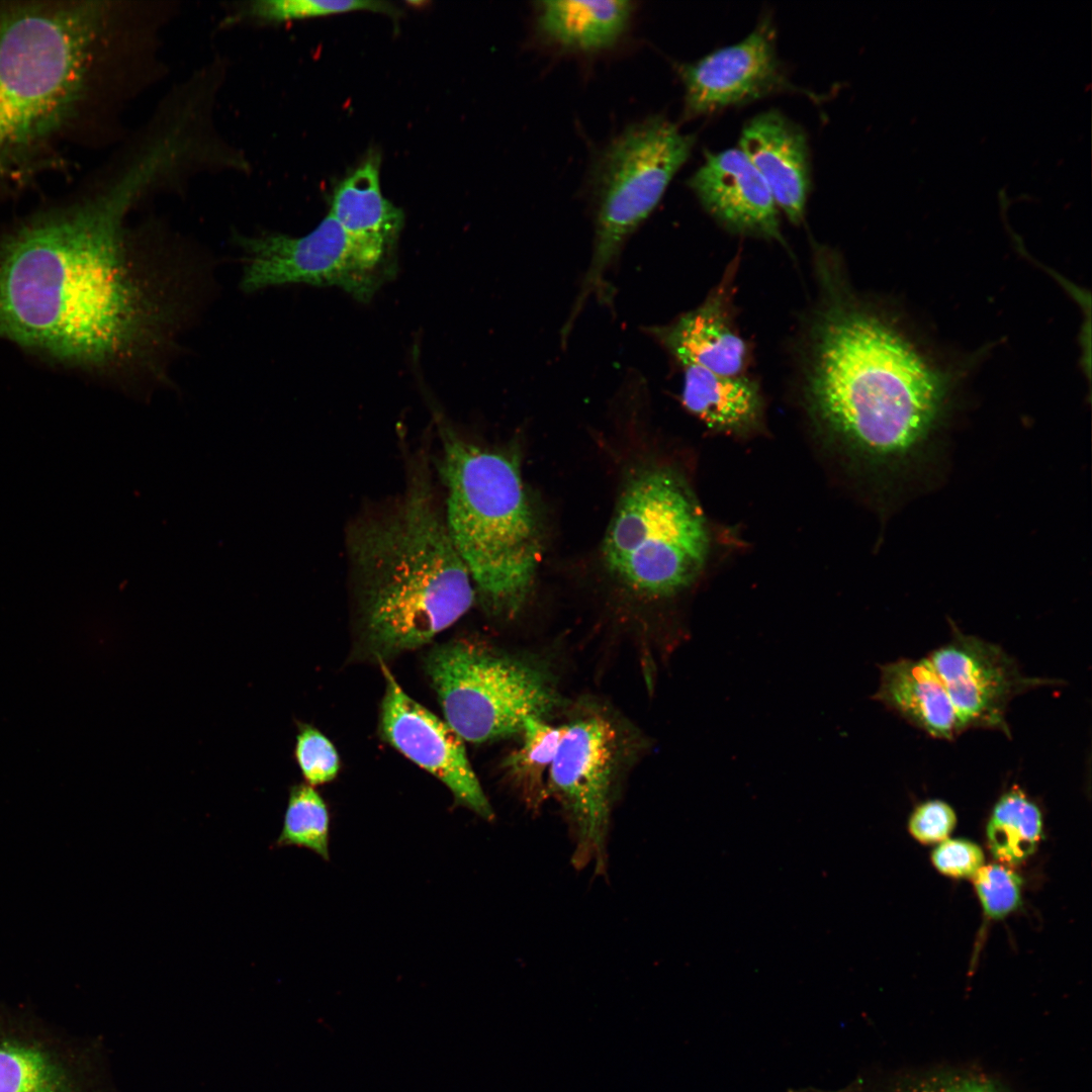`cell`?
<instances>
[{"label": "cell", "mask_w": 1092, "mask_h": 1092, "mask_svg": "<svg viewBox=\"0 0 1092 1092\" xmlns=\"http://www.w3.org/2000/svg\"><path fill=\"white\" fill-rule=\"evenodd\" d=\"M176 163L164 143L113 184L0 243V339L80 368L162 379L184 310L180 279L140 251L126 215Z\"/></svg>", "instance_id": "1"}, {"label": "cell", "mask_w": 1092, "mask_h": 1092, "mask_svg": "<svg viewBox=\"0 0 1092 1092\" xmlns=\"http://www.w3.org/2000/svg\"><path fill=\"white\" fill-rule=\"evenodd\" d=\"M814 330L809 412L848 456L874 468L907 464L926 446L944 384L888 324L832 298Z\"/></svg>", "instance_id": "2"}, {"label": "cell", "mask_w": 1092, "mask_h": 1092, "mask_svg": "<svg viewBox=\"0 0 1092 1092\" xmlns=\"http://www.w3.org/2000/svg\"><path fill=\"white\" fill-rule=\"evenodd\" d=\"M347 544L361 631L379 662L428 643L474 602L423 464L396 500L350 527Z\"/></svg>", "instance_id": "3"}, {"label": "cell", "mask_w": 1092, "mask_h": 1092, "mask_svg": "<svg viewBox=\"0 0 1092 1092\" xmlns=\"http://www.w3.org/2000/svg\"><path fill=\"white\" fill-rule=\"evenodd\" d=\"M107 8L96 1L0 6V183L40 162L85 99Z\"/></svg>", "instance_id": "4"}, {"label": "cell", "mask_w": 1092, "mask_h": 1092, "mask_svg": "<svg viewBox=\"0 0 1092 1092\" xmlns=\"http://www.w3.org/2000/svg\"><path fill=\"white\" fill-rule=\"evenodd\" d=\"M445 521L483 607L503 618L524 607L541 541L517 460L478 445L438 418Z\"/></svg>", "instance_id": "5"}, {"label": "cell", "mask_w": 1092, "mask_h": 1092, "mask_svg": "<svg viewBox=\"0 0 1092 1092\" xmlns=\"http://www.w3.org/2000/svg\"><path fill=\"white\" fill-rule=\"evenodd\" d=\"M704 514L686 479L651 467L629 480L609 525L603 554L609 570L645 597L673 596L689 587L708 559Z\"/></svg>", "instance_id": "6"}, {"label": "cell", "mask_w": 1092, "mask_h": 1092, "mask_svg": "<svg viewBox=\"0 0 1092 1092\" xmlns=\"http://www.w3.org/2000/svg\"><path fill=\"white\" fill-rule=\"evenodd\" d=\"M695 142V134L682 132L663 115H651L626 126L599 154L590 175L593 252L563 337H568L589 298L611 299L607 279L611 268L630 236L658 205Z\"/></svg>", "instance_id": "7"}, {"label": "cell", "mask_w": 1092, "mask_h": 1092, "mask_svg": "<svg viewBox=\"0 0 1092 1092\" xmlns=\"http://www.w3.org/2000/svg\"><path fill=\"white\" fill-rule=\"evenodd\" d=\"M426 667L445 721L467 742L520 734L528 718H545L560 703L553 677L541 664L479 643L439 645Z\"/></svg>", "instance_id": "8"}, {"label": "cell", "mask_w": 1092, "mask_h": 1092, "mask_svg": "<svg viewBox=\"0 0 1092 1092\" xmlns=\"http://www.w3.org/2000/svg\"><path fill=\"white\" fill-rule=\"evenodd\" d=\"M617 733L604 717L572 721L548 770L546 791L559 803L572 844L571 863L605 876L615 803Z\"/></svg>", "instance_id": "9"}, {"label": "cell", "mask_w": 1092, "mask_h": 1092, "mask_svg": "<svg viewBox=\"0 0 1092 1092\" xmlns=\"http://www.w3.org/2000/svg\"><path fill=\"white\" fill-rule=\"evenodd\" d=\"M242 253L241 289L272 286H338L361 301L372 298L390 270L361 249L331 213L308 234L236 235Z\"/></svg>", "instance_id": "10"}, {"label": "cell", "mask_w": 1092, "mask_h": 1092, "mask_svg": "<svg viewBox=\"0 0 1092 1092\" xmlns=\"http://www.w3.org/2000/svg\"><path fill=\"white\" fill-rule=\"evenodd\" d=\"M96 1052L31 1011L0 1006V1092H104Z\"/></svg>", "instance_id": "11"}, {"label": "cell", "mask_w": 1092, "mask_h": 1092, "mask_svg": "<svg viewBox=\"0 0 1092 1092\" xmlns=\"http://www.w3.org/2000/svg\"><path fill=\"white\" fill-rule=\"evenodd\" d=\"M381 663L385 692L380 708L381 736L414 763L440 780L455 802L485 821L493 809L470 764L464 740L431 711L411 698Z\"/></svg>", "instance_id": "12"}, {"label": "cell", "mask_w": 1092, "mask_h": 1092, "mask_svg": "<svg viewBox=\"0 0 1092 1092\" xmlns=\"http://www.w3.org/2000/svg\"><path fill=\"white\" fill-rule=\"evenodd\" d=\"M942 681L967 729L999 730L1010 736L1011 700L1053 680L1026 677L1001 647L960 630L925 656Z\"/></svg>", "instance_id": "13"}, {"label": "cell", "mask_w": 1092, "mask_h": 1092, "mask_svg": "<svg viewBox=\"0 0 1092 1092\" xmlns=\"http://www.w3.org/2000/svg\"><path fill=\"white\" fill-rule=\"evenodd\" d=\"M676 68L684 85L685 119L795 89L777 56L768 16L741 40Z\"/></svg>", "instance_id": "14"}, {"label": "cell", "mask_w": 1092, "mask_h": 1092, "mask_svg": "<svg viewBox=\"0 0 1092 1092\" xmlns=\"http://www.w3.org/2000/svg\"><path fill=\"white\" fill-rule=\"evenodd\" d=\"M688 185L703 207L729 230L783 242L771 192L739 148L706 153Z\"/></svg>", "instance_id": "15"}, {"label": "cell", "mask_w": 1092, "mask_h": 1092, "mask_svg": "<svg viewBox=\"0 0 1092 1092\" xmlns=\"http://www.w3.org/2000/svg\"><path fill=\"white\" fill-rule=\"evenodd\" d=\"M765 181L778 208L791 222L805 213L811 186L807 136L777 109L759 112L741 130L738 147Z\"/></svg>", "instance_id": "16"}, {"label": "cell", "mask_w": 1092, "mask_h": 1092, "mask_svg": "<svg viewBox=\"0 0 1092 1092\" xmlns=\"http://www.w3.org/2000/svg\"><path fill=\"white\" fill-rule=\"evenodd\" d=\"M728 291L729 288L719 286L697 308L669 325L648 328V333L680 365L693 364L723 375H741L747 347L730 322Z\"/></svg>", "instance_id": "17"}, {"label": "cell", "mask_w": 1092, "mask_h": 1092, "mask_svg": "<svg viewBox=\"0 0 1092 1092\" xmlns=\"http://www.w3.org/2000/svg\"><path fill=\"white\" fill-rule=\"evenodd\" d=\"M379 164L378 157H370L341 181L329 213L373 260L393 268V250L404 215L381 192Z\"/></svg>", "instance_id": "18"}, {"label": "cell", "mask_w": 1092, "mask_h": 1092, "mask_svg": "<svg viewBox=\"0 0 1092 1092\" xmlns=\"http://www.w3.org/2000/svg\"><path fill=\"white\" fill-rule=\"evenodd\" d=\"M873 699L930 737L953 740L967 730L925 656L881 665L880 685Z\"/></svg>", "instance_id": "19"}, {"label": "cell", "mask_w": 1092, "mask_h": 1092, "mask_svg": "<svg viewBox=\"0 0 1092 1092\" xmlns=\"http://www.w3.org/2000/svg\"><path fill=\"white\" fill-rule=\"evenodd\" d=\"M636 7L628 0L535 3V27L547 43L564 52L594 54L616 46L629 29Z\"/></svg>", "instance_id": "20"}, {"label": "cell", "mask_w": 1092, "mask_h": 1092, "mask_svg": "<svg viewBox=\"0 0 1092 1092\" xmlns=\"http://www.w3.org/2000/svg\"><path fill=\"white\" fill-rule=\"evenodd\" d=\"M681 367V402L689 413L711 430L729 435H747L759 429L763 401L754 381L693 364Z\"/></svg>", "instance_id": "21"}, {"label": "cell", "mask_w": 1092, "mask_h": 1092, "mask_svg": "<svg viewBox=\"0 0 1092 1092\" xmlns=\"http://www.w3.org/2000/svg\"><path fill=\"white\" fill-rule=\"evenodd\" d=\"M564 732L545 718H528L521 730L522 743L506 759L514 788L528 809L537 811L547 794L544 777L552 764Z\"/></svg>", "instance_id": "22"}, {"label": "cell", "mask_w": 1092, "mask_h": 1092, "mask_svg": "<svg viewBox=\"0 0 1092 1092\" xmlns=\"http://www.w3.org/2000/svg\"><path fill=\"white\" fill-rule=\"evenodd\" d=\"M1039 808L1017 786L1004 793L995 804L987 825L993 856L1005 863H1018L1033 853L1041 835Z\"/></svg>", "instance_id": "23"}, {"label": "cell", "mask_w": 1092, "mask_h": 1092, "mask_svg": "<svg viewBox=\"0 0 1092 1092\" xmlns=\"http://www.w3.org/2000/svg\"><path fill=\"white\" fill-rule=\"evenodd\" d=\"M329 840L330 814L326 802L312 786H293L276 845L304 847L328 860Z\"/></svg>", "instance_id": "24"}, {"label": "cell", "mask_w": 1092, "mask_h": 1092, "mask_svg": "<svg viewBox=\"0 0 1092 1092\" xmlns=\"http://www.w3.org/2000/svg\"><path fill=\"white\" fill-rule=\"evenodd\" d=\"M358 10L395 13L394 6L383 1L262 0L251 3L247 15L263 21L281 22Z\"/></svg>", "instance_id": "25"}, {"label": "cell", "mask_w": 1092, "mask_h": 1092, "mask_svg": "<svg viewBox=\"0 0 1092 1092\" xmlns=\"http://www.w3.org/2000/svg\"><path fill=\"white\" fill-rule=\"evenodd\" d=\"M973 877L975 889L989 917L1003 918L1019 905L1022 881L1009 868L995 863L982 866Z\"/></svg>", "instance_id": "26"}, {"label": "cell", "mask_w": 1092, "mask_h": 1092, "mask_svg": "<svg viewBox=\"0 0 1092 1092\" xmlns=\"http://www.w3.org/2000/svg\"><path fill=\"white\" fill-rule=\"evenodd\" d=\"M295 755L309 786L329 783L339 771V756L335 746L313 727L305 725L299 729Z\"/></svg>", "instance_id": "27"}, {"label": "cell", "mask_w": 1092, "mask_h": 1092, "mask_svg": "<svg viewBox=\"0 0 1092 1092\" xmlns=\"http://www.w3.org/2000/svg\"><path fill=\"white\" fill-rule=\"evenodd\" d=\"M953 809L941 800H928L915 808L909 819L911 834L923 843L941 842L956 826Z\"/></svg>", "instance_id": "28"}, {"label": "cell", "mask_w": 1092, "mask_h": 1092, "mask_svg": "<svg viewBox=\"0 0 1092 1092\" xmlns=\"http://www.w3.org/2000/svg\"><path fill=\"white\" fill-rule=\"evenodd\" d=\"M931 859L940 873L953 878H968L983 866L984 853L974 842L945 839L933 850Z\"/></svg>", "instance_id": "29"}, {"label": "cell", "mask_w": 1092, "mask_h": 1092, "mask_svg": "<svg viewBox=\"0 0 1092 1092\" xmlns=\"http://www.w3.org/2000/svg\"><path fill=\"white\" fill-rule=\"evenodd\" d=\"M898 1092V1091H897ZM899 1092H1002L994 1084L977 1076H946L921 1080Z\"/></svg>", "instance_id": "30"}]
</instances>
